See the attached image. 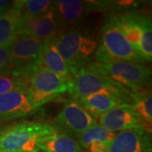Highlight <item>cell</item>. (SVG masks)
Masks as SVG:
<instances>
[{
    "instance_id": "6da1fadb",
    "label": "cell",
    "mask_w": 152,
    "mask_h": 152,
    "mask_svg": "<svg viewBox=\"0 0 152 152\" xmlns=\"http://www.w3.org/2000/svg\"><path fill=\"white\" fill-rule=\"evenodd\" d=\"M53 40L72 76L91 62V56H94L97 47L93 36L78 27L61 31Z\"/></svg>"
},
{
    "instance_id": "7a4b0ae2",
    "label": "cell",
    "mask_w": 152,
    "mask_h": 152,
    "mask_svg": "<svg viewBox=\"0 0 152 152\" xmlns=\"http://www.w3.org/2000/svg\"><path fill=\"white\" fill-rule=\"evenodd\" d=\"M96 62L124 61L143 64L146 61L125 38L117 25L114 15H109L101 31V43L94 54Z\"/></svg>"
},
{
    "instance_id": "3957f363",
    "label": "cell",
    "mask_w": 152,
    "mask_h": 152,
    "mask_svg": "<svg viewBox=\"0 0 152 152\" xmlns=\"http://www.w3.org/2000/svg\"><path fill=\"white\" fill-rule=\"evenodd\" d=\"M85 68L110 78L132 92L151 86V69L141 64L124 61H91Z\"/></svg>"
},
{
    "instance_id": "277c9868",
    "label": "cell",
    "mask_w": 152,
    "mask_h": 152,
    "mask_svg": "<svg viewBox=\"0 0 152 152\" xmlns=\"http://www.w3.org/2000/svg\"><path fill=\"white\" fill-rule=\"evenodd\" d=\"M54 132L53 126L49 123H18L0 133V152H38V139Z\"/></svg>"
},
{
    "instance_id": "5b68a950",
    "label": "cell",
    "mask_w": 152,
    "mask_h": 152,
    "mask_svg": "<svg viewBox=\"0 0 152 152\" xmlns=\"http://www.w3.org/2000/svg\"><path fill=\"white\" fill-rule=\"evenodd\" d=\"M69 92L75 101L91 94L107 93L120 98L124 103L132 104L131 91L87 68L80 69L73 76Z\"/></svg>"
},
{
    "instance_id": "8992f818",
    "label": "cell",
    "mask_w": 152,
    "mask_h": 152,
    "mask_svg": "<svg viewBox=\"0 0 152 152\" xmlns=\"http://www.w3.org/2000/svg\"><path fill=\"white\" fill-rule=\"evenodd\" d=\"M43 42L23 33L18 34L10 47L11 67L10 73L29 77L41 67Z\"/></svg>"
},
{
    "instance_id": "52a82bcc",
    "label": "cell",
    "mask_w": 152,
    "mask_h": 152,
    "mask_svg": "<svg viewBox=\"0 0 152 152\" xmlns=\"http://www.w3.org/2000/svg\"><path fill=\"white\" fill-rule=\"evenodd\" d=\"M70 81L46 68L39 67L29 77V92L33 101L42 107L57 96L68 92Z\"/></svg>"
},
{
    "instance_id": "ba28073f",
    "label": "cell",
    "mask_w": 152,
    "mask_h": 152,
    "mask_svg": "<svg viewBox=\"0 0 152 152\" xmlns=\"http://www.w3.org/2000/svg\"><path fill=\"white\" fill-rule=\"evenodd\" d=\"M110 6L109 2L80 1V0H56L52 1L61 31L78 27L81 20L93 11H103Z\"/></svg>"
},
{
    "instance_id": "9c48e42d",
    "label": "cell",
    "mask_w": 152,
    "mask_h": 152,
    "mask_svg": "<svg viewBox=\"0 0 152 152\" xmlns=\"http://www.w3.org/2000/svg\"><path fill=\"white\" fill-rule=\"evenodd\" d=\"M98 124L75 100L66 102L53 124L55 130L77 138L83 132Z\"/></svg>"
},
{
    "instance_id": "30bf717a",
    "label": "cell",
    "mask_w": 152,
    "mask_h": 152,
    "mask_svg": "<svg viewBox=\"0 0 152 152\" xmlns=\"http://www.w3.org/2000/svg\"><path fill=\"white\" fill-rule=\"evenodd\" d=\"M41 107L27 91H15L0 95V121L16 119L35 113Z\"/></svg>"
},
{
    "instance_id": "8fae6325",
    "label": "cell",
    "mask_w": 152,
    "mask_h": 152,
    "mask_svg": "<svg viewBox=\"0 0 152 152\" xmlns=\"http://www.w3.org/2000/svg\"><path fill=\"white\" fill-rule=\"evenodd\" d=\"M107 130L118 133L135 129H145L140 118L131 104H120L96 118Z\"/></svg>"
},
{
    "instance_id": "7c38bea8",
    "label": "cell",
    "mask_w": 152,
    "mask_h": 152,
    "mask_svg": "<svg viewBox=\"0 0 152 152\" xmlns=\"http://www.w3.org/2000/svg\"><path fill=\"white\" fill-rule=\"evenodd\" d=\"M108 152H152L151 134L145 129L118 132L109 144Z\"/></svg>"
},
{
    "instance_id": "4fadbf2b",
    "label": "cell",
    "mask_w": 152,
    "mask_h": 152,
    "mask_svg": "<svg viewBox=\"0 0 152 152\" xmlns=\"http://www.w3.org/2000/svg\"><path fill=\"white\" fill-rule=\"evenodd\" d=\"M60 31L61 29L56 14L51 8L42 15L22 20L19 34L23 33L43 42L54 38Z\"/></svg>"
},
{
    "instance_id": "5bb4252c",
    "label": "cell",
    "mask_w": 152,
    "mask_h": 152,
    "mask_svg": "<svg viewBox=\"0 0 152 152\" xmlns=\"http://www.w3.org/2000/svg\"><path fill=\"white\" fill-rule=\"evenodd\" d=\"M144 14L137 11H125L114 15L117 25L125 38L140 53V42L141 37Z\"/></svg>"
},
{
    "instance_id": "9a60e30c",
    "label": "cell",
    "mask_w": 152,
    "mask_h": 152,
    "mask_svg": "<svg viewBox=\"0 0 152 152\" xmlns=\"http://www.w3.org/2000/svg\"><path fill=\"white\" fill-rule=\"evenodd\" d=\"M37 145L39 151L44 152H84L76 139L58 131L40 137Z\"/></svg>"
},
{
    "instance_id": "2e32d148",
    "label": "cell",
    "mask_w": 152,
    "mask_h": 152,
    "mask_svg": "<svg viewBox=\"0 0 152 152\" xmlns=\"http://www.w3.org/2000/svg\"><path fill=\"white\" fill-rule=\"evenodd\" d=\"M77 102L95 118H98L120 104L124 103L120 98L107 93L91 94L77 100Z\"/></svg>"
},
{
    "instance_id": "e0dca14e",
    "label": "cell",
    "mask_w": 152,
    "mask_h": 152,
    "mask_svg": "<svg viewBox=\"0 0 152 152\" xmlns=\"http://www.w3.org/2000/svg\"><path fill=\"white\" fill-rule=\"evenodd\" d=\"M21 22V15L13 4L6 10L0 12L1 47H10L19 34Z\"/></svg>"
},
{
    "instance_id": "ac0fdd59",
    "label": "cell",
    "mask_w": 152,
    "mask_h": 152,
    "mask_svg": "<svg viewBox=\"0 0 152 152\" xmlns=\"http://www.w3.org/2000/svg\"><path fill=\"white\" fill-rule=\"evenodd\" d=\"M41 67L53 71L69 80L73 78L69 66L57 50L53 38L43 41Z\"/></svg>"
},
{
    "instance_id": "d6986e66",
    "label": "cell",
    "mask_w": 152,
    "mask_h": 152,
    "mask_svg": "<svg viewBox=\"0 0 152 152\" xmlns=\"http://www.w3.org/2000/svg\"><path fill=\"white\" fill-rule=\"evenodd\" d=\"M132 106L140 118L145 129L151 134L152 96L149 89L131 93Z\"/></svg>"
},
{
    "instance_id": "ffe728a7",
    "label": "cell",
    "mask_w": 152,
    "mask_h": 152,
    "mask_svg": "<svg viewBox=\"0 0 152 152\" xmlns=\"http://www.w3.org/2000/svg\"><path fill=\"white\" fill-rule=\"evenodd\" d=\"M14 6L20 12L22 20L39 16L52 8V1L49 0H18L13 2Z\"/></svg>"
},
{
    "instance_id": "44dd1931",
    "label": "cell",
    "mask_w": 152,
    "mask_h": 152,
    "mask_svg": "<svg viewBox=\"0 0 152 152\" xmlns=\"http://www.w3.org/2000/svg\"><path fill=\"white\" fill-rule=\"evenodd\" d=\"M116 134L117 133L107 130L102 125L97 124L83 132L76 138V140L83 149H86L87 146L94 141H103L110 144Z\"/></svg>"
},
{
    "instance_id": "7402d4cb",
    "label": "cell",
    "mask_w": 152,
    "mask_h": 152,
    "mask_svg": "<svg viewBox=\"0 0 152 152\" xmlns=\"http://www.w3.org/2000/svg\"><path fill=\"white\" fill-rule=\"evenodd\" d=\"M29 90V79L10 73L0 74V95L15 91Z\"/></svg>"
},
{
    "instance_id": "603a6c76",
    "label": "cell",
    "mask_w": 152,
    "mask_h": 152,
    "mask_svg": "<svg viewBox=\"0 0 152 152\" xmlns=\"http://www.w3.org/2000/svg\"><path fill=\"white\" fill-rule=\"evenodd\" d=\"M140 53L146 62L152 59V25L151 19L145 15L143 20L142 33L140 42Z\"/></svg>"
},
{
    "instance_id": "cb8c5ba5",
    "label": "cell",
    "mask_w": 152,
    "mask_h": 152,
    "mask_svg": "<svg viewBox=\"0 0 152 152\" xmlns=\"http://www.w3.org/2000/svg\"><path fill=\"white\" fill-rule=\"evenodd\" d=\"M11 67L10 47L0 46V73H10Z\"/></svg>"
},
{
    "instance_id": "d4e9b609",
    "label": "cell",
    "mask_w": 152,
    "mask_h": 152,
    "mask_svg": "<svg viewBox=\"0 0 152 152\" xmlns=\"http://www.w3.org/2000/svg\"><path fill=\"white\" fill-rule=\"evenodd\" d=\"M109 144L103 141H94L87 146L88 152H108Z\"/></svg>"
},
{
    "instance_id": "484cf974",
    "label": "cell",
    "mask_w": 152,
    "mask_h": 152,
    "mask_svg": "<svg viewBox=\"0 0 152 152\" xmlns=\"http://www.w3.org/2000/svg\"><path fill=\"white\" fill-rule=\"evenodd\" d=\"M13 4V1H7V0H0V12L6 10Z\"/></svg>"
}]
</instances>
